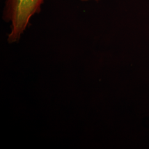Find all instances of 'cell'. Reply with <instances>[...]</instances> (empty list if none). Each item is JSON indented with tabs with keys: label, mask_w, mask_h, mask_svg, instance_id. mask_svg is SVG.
<instances>
[{
	"label": "cell",
	"mask_w": 149,
	"mask_h": 149,
	"mask_svg": "<svg viewBox=\"0 0 149 149\" xmlns=\"http://www.w3.org/2000/svg\"><path fill=\"white\" fill-rule=\"evenodd\" d=\"M81 1H88V0H81ZM96 1H98V0H96Z\"/></svg>",
	"instance_id": "7a4b0ae2"
},
{
	"label": "cell",
	"mask_w": 149,
	"mask_h": 149,
	"mask_svg": "<svg viewBox=\"0 0 149 149\" xmlns=\"http://www.w3.org/2000/svg\"><path fill=\"white\" fill-rule=\"evenodd\" d=\"M44 0H7L3 18L11 22V31L7 40L10 43L18 42L29 24L33 16L41 11Z\"/></svg>",
	"instance_id": "6da1fadb"
}]
</instances>
